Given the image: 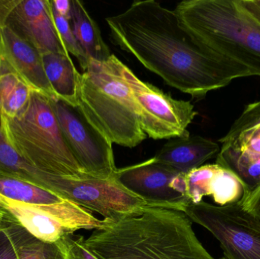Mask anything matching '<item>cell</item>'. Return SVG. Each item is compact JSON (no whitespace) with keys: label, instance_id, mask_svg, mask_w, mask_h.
<instances>
[{"label":"cell","instance_id":"20","mask_svg":"<svg viewBox=\"0 0 260 259\" xmlns=\"http://www.w3.org/2000/svg\"><path fill=\"white\" fill-rule=\"evenodd\" d=\"M31 91L3 53L0 64V115L9 118L19 115L28 103Z\"/></svg>","mask_w":260,"mask_h":259},{"label":"cell","instance_id":"9","mask_svg":"<svg viewBox=\"0 0 260 259\" xmlns=\"http://www.w3.org/2000/svg\"><path fill=\"white\" fill-rule=\"evenodd\" d=\"M45 188L88 211L100 214L104 219H117L148 206L115 179H99L89 175L65 177L47 174Z\"/></svg>","mask_w":260,"mask_h":259},{"label":"cell","instance_id":"25","mask_svg":"<svg viewBox=\"0 0 260 259\" xmlns=\"http://www.w3.org/2000/svg\"><path fill=\"white\" fill-rule=\"evenodd\" d=\"M61 240L65 246L68 259H100L88 250L82 236L67 234Z\"/></svg>","mask_w":260,"mask_h":259},{"label":"cell","instance_id":"27","mask_svg":"<svg viewBox=\"0 0 260 259\" xmlns=\"http://www.w3.org/2000/svg\"><path fill=\"white\" fill-rule=\"evenodd\" d=\"M242 205L246 210L260 217V186L245 198Z\"/></svg>","mask_w":260,"mask_h":259},{"label":"cell","instance_id":"1","mask_svg":"<svg viewBox=\"0 0 260 259\" xmlns=\"http://www.w3.org/2000/svg\"><path fill=\"white\" fill-rule=\"evenodd\" d=\"M114 44L168 85L193 98L252 76L245 67L214 53L183 27L174 11L154 0L135 1L106 18Z\"/></svg>","mask_w":260,"mask_h":259},{"label":"cell","instance_id":"3","mask_svg":"<svg viewBox=\"0 0 260 259\" xmlns=\"http://www.w3.org/2000/svg\"><path fill=\"white\" fill-rule=\"evenodd\" d=\"M114 54L104 62L88 58L78 79L76 106L111 142L135 147L146 138L131 91Z\"/></svg>","mask_w":260,"mask_h":259},{"label":"cell","instance_id":"17","mask_svg":"<svg viewBox=\"0 0 260 259\" xmlns=\"http://www.w3.org/2000/svg\"><path fill=\"white\" fill-rule=\"evenodd\" d=\"M44 71L56 99L76 106L78 79L80 72L70 55L45 53L41 55Z\"/></svg>","mask_w":260,"mask_h":259},{"label":"cell","instance_id":"21","mask_svg":"<svg viewBox=\"0 0 260 259\" xmlns=\"http://www.w3.org/2000/svg\"><path fill=\"white\" fill-rule=\"evenodd\" d=\"M0 174L33 182L45 188L47 173L29 165L6 143L0 131Z\"/></svg>","mask_w":260,"mask_h":259},{"label":"cell","instance_id":"16","mask_svg":"<svg viewBox=\"0 0 260 259\" xmlns=\"http://www.w3.org/2000/svg\"><path fill=\"white\" fill-rule=\"evenodd\" d=\"M0 209L34 237L46 243H56L67 234H73L54 217L2 196Z\"/></svg>","mask_w":260,"mask_h":259},{"label":"cell","instance_id":"32","mask_svg":"<svg viewBox=\"0 0 260 259\" xmlns=\"http://www.w3.org/2000/svg\"><path fill=\"white\" fill-rule=\"evenodd\" d=\"M220 259H226V258H224V257H223V258H220Z\"/></svg>","mask_w":260,"mask_h":259},{"label":"cell","instance_id":"2","mask_svg":"<svg viewBox=\"0 0 260 259\" xmlns=\"http://www.w3.org/2000/svg\"><path fill=\"white\" fill-rule=\"evenodd\" d=\"M103 220V225L85 239L88 250L99 258L215 259L183 211L148 206Z\"/></svg>","mask_w":260,"mask_h":259},{"label":"cell","instance_id":"4","mask_svg":"<svg viewBox=\"0 0 260 259\" xmlns=\"http://www.w3.org/2000/svg\"><path fill=\"white\" fill-rule=\"evenodd\" d=\"M174 12L202 44L260 77V24L238 0H186Z\"/></svg>","mask_w":260,"mask_h":259},{"label":"cell","instance_id":"10","mask_svg":"<svg viewBox=\"0 0 260 259\" xmlns=\"http://www.w3.org/2000/svg\"><path fill=\"white\" fill-rule=\"evenodd\" d=\"M0 26L12 29L41 55H70L56 29L50 0H0Z\"/></svg>","mask_w":260,"mask_h":259},{"label":"cell","instance_id":"30","mask_svg":"<svg viewBox=\"0 0 260 259\" xmlns=\"http://www.w3.org/2000/svg\"><path fill=\"white\" fill-rule=\"evenodd\" d=\"M3 56V41H2L1 32H0V64Z\"/></svg>","mask_w":260,"mask_h":259},{"label":"cell","instance_id":"8","mask_svg":"<svg viewBox=\"0 0 260 259\" xmlns=\"http://www.w3.org/2000/svg\"><path fill=\"white\" fill-rule=\"evenodd\" d=\"M66 141L84 173L102 179H114L117 168L113 143L77 106L50 98Z\"/></svg>","mask_w":260,"mask_h":259},{"label":"cell","instance_id":"28","mask_svg":"<svg viewBox=\"0 0 260 259\" xmlns=\"http://www.w3.org/2000/svg\"><path fill=\"white\" fill-rule=\"evenodd\" d=\"M238 3L260 24V0H238Z\"/></svg>","mask_w":260,"mask_h":259},{"label":"cell","instance_id":"13","mask_svg":"<svg viewBox=\"0 0 260 259\" xmlns=\"http://www.w3.org/2000/svg\"><path fill=\"white\" fill-rule=\"evenodd\" d=\"M183 179L184 196L189 203H200L205 196H209L215 205L226 206L243 202L247 196L236 175L216 163L183 173Z\"/></svg>","mask_w":260,"mask_h":259},{"label":"cell","instance_id":"24","mask_svg":"<svg viewBox=\"0 0 260 259\" xmlns=\"http://www.w3.org/2000/svg\"><path fill=\"white\" fill-rule=\"evenodd\" d=\"M222 144L260 156V126L245 131L234 139Z\"/></svg>","mask_w":260,"mask_h":259},{"label":"cell","instance_id":"11","mask_svg":"<svg viewBox=\"0 0 260 259\" xmlns=\"http://www.w3.org/2000/svg\"><path fill=\"white\" fill-rule=\"evenodd\" d=\"M0 196L25 204L42 211L62 223L74 234L79 230H96L104 220L92 212L28 181L0 174Z\"/></svg>","mask_w":260,"mask_h":259},{"label":"cell","instance_id":"29","mask_svg":"<svg viewBox=\"0 0 260 259\" xmlns=\"http://www.w3.org/2000/svg\"><path fill=\"white\" fill-rule=\"evenodd\" d=\"M51 3L54 11L70 21L72 15V0H53Z\"/></svg>","mask_w":260,"mask_h":259},{"label":"cell","instance_id":"19","mask_svg":"<svg viewBox=\"0 0 260 259\" xmlns=\"http://www.w3.org/2000/svg\"><path fill=\"white\" fill-rule=\"evenodd\" d=\"M71 26L78 42L90 59L104 62L111 56L97 23L91 18L83 3L72 0Z\"/></svg>","mask_w":260,"mask_h":259},{"label":"cell","instance_id":"5","mask_svg":"<svg viewBox=\"0 0 260 259\" xmlns=\"http://www.w3.org/2000/svg\"><path fill=\"white\" fill-rule=\"evenodd\" d=\"M6 143L34 168L65 177L85 176L72 153L50 97L32 90L24 110L14 118L0 115Z\"/></svg>","mask_w":260,"mask_h":259},{"label":"cell","instance_id":"31","mask_svg":"<svg viewBox=\"0 0 260 259\" xmlns=\"http://www.w3.org/2000/svg\"><path fill=\"white\" fill-rule=\"evenodd\" d=\"M3 216H4V211L0 209V228H1L2 220H3Z\"/></svg>","mask_w":260,"mask_h":259},{"label":"cell","instance_id":"26","mask_svg":"<svg viewBox=\"0 0 260 259\" xmlns=\"http://www.w3.org/2000/svg\"><path fill=\"white\" fill-rule=\"evenodd\" d=\"M0 259H19L12 240L2 227L0 228Z\"/></svg>","mask_w":260,"mask_h":259},{"label":"cell","instance_id":"14","mask_svg":"<svg viewBox=\"0 0 260 259\" xmlns=\"http://www.w3.org/2000/svg\"><path fill=\"white\" fill-rule=\"evenodd\" d=\"M0 32L3 53L14 69L31 90L56 99L46 76L41 53L9 27L0 26Z\"/></svg>","mask_w":260,"mask_h":259},{"label":"cell","instance_id":"6","mask_svg":"<svg viewBox=\"0 0 260 259\" xmlns=\"http://www.w3.org/2000/svg\"><path fill=\"white\" fill-rule=\"evenodd\" d=\"M183 212L214 236L226 259H260V217L242 202L218 206L202 201L188 203Z\"/></svg>","mask_w":260,"mask_h":259},{"label":"cell","instance_id":"15","mask_svg":"<svg viewBox=\"0 0 260 259\" xmlns=\"http://www.w3.org/2000/svg\"><path fill=\"white\" fill-rule=\"evenodd\" d=\"M220 149L212 140L200 135H188L171 138L153 158L177 173H187L218 155Z\"/></svg>","mask_w":260,"mask_h":259},{"label":"cell","instance_id":"18","mask_svg":"<svg viewBox=\"0 0 260 259\" xmlns=\"http://www.w3.org/2000/svg\"><path fill=\"white\" fill-rule=\"evenodd\" d=\"M1 227L12 240L19 259H68L62 240L52 243L42 241L5 212Z\"/></svg>","mask_w":260,"mask_h":259},{"label":"cell","instance_id":"23","mask_svg":"<svg viewBox=\"0 0 260 259\" xmlns=\"http://www.w3.org/2000/svg\"><path fill=\"white\" fill-rule=\"evenodd\" d=\"M260 126V100L246 106L244 112L235 120L228 133L220 138L221 143L231 141L240 134Z\"/></svg>","mask_w":260,"mask_h":259},{"label":"cell","instance_id":"12","mask_svg":"<svg viewBox=\"0 0 260 259\" xmlns=\"http://www.w3.org/2000/svg\"><path fill=\"white\" fill-rule=\"evenodd\" d=\"M178 174L151 158L139 164L117 169L114 179L148 206L183 211L189 202L171 187Z\"/></svg>","mask_w":260,"mask_h":259},{"label":"cell","instance_id":"7","mask_svg":"<svg viewBox=\"0 0 260 259\" xmlns=\"http://www.w3.org/2000/svg\"><path fill=\"white\" fill-rule=\"evenodd\" d=\"M121 71L145 135L154 140L189 135L187 127L198 114L190 102L176 100L154 85L143 82L123 63Z\"/></svg>","mask_w":260,"mask_h":259},{"label":"cell","instance_id":"22","mask_svg":"<svg viewBox=\"0 0 260 259\" xmlns=\"http://www.w3.org/2000/svg\"><path fill=\"white\" fill-rule=\"evenodd\" d=\"M53 13L56 29H57L58 33L60 36L61 40H62L67 52L70 54L76 56L82 70L85 71L88 66V58L79 43L78 42L77 39L73 33L70 21L64 17L59 15L53 9Z\"/></svg>","mask_w":260,"mask_h":259}]
</instances>
